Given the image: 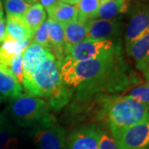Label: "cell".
<instances>
[{
  "label": "cell",
  "instance_id": "e575fe53",
  "mask_svg": "<svg viewBox=\"0 0 149 149\" xmlns=\"http://www.w3.org/2000/svg\"><path fill=\"white\" fill-rule=\"evenodd\" d=\"M101 1H105V0H100V2H101Z\"/></svg>",
  "mask_w": 149,
  "mask_h": 149
},
{
  "label": "cell",
  "instance_id": "1f68e13d",
  "mask_svg": "<svg viewBox=\"0 0 149 149\" xmlns=\"http://www.w3.org/2000/svg\"><path fill=\"white\" fill-rule=\"evenodd\" d=\"M3 5H2V3L0 1V13H3Z\"/></svg>",
  "mask_w": 149,
  "mask_h": 149
},
{
  "label": "cell",
  "instance_id": "30bf717a",
  "mask_svg": "<svg viewBox=\"0 0 149 149\" xmlns=\"http://www.w3.org/2000/svg\"><path fill=\"white\" fill-rule=\"evenodd\" d=\"M149 28V5L138 4L134 6L125 33L126 50Z\"/></svg>",
  "mask_w": 149,
  "mask_h": 149
},
{
  "label": "cell",
  "instance_id": "7402d4cb",
  "mask_svg": "<svg viewBox=\"0 0 149 149\" xmlns=\"http://www.w3.org/2000/svg\"><path fill=\"white\" fill-rule=\"evenodd\" d=\"M7 16L22 17L30 8L29 3L27 0H3Z\"/></svg>",
  "mask_w": 149,
  "mask_h": 149
},
{
  "label": "cell",
  "instance_id": "d6a6232c",
  "mask_svg": "<svg viewBox=\"0 0 149 149\" xmlns=\"http://www.w3.org/2000/svg\"><path fill=\"white\" fill-rule=\"evenodd\" d=\"M3 98L2 96H0V105H1V104H2V102H3Z\"/></svg>",
  "mask_w": 149,
  "mask_h": 149
},
{
  "label": "cell",
  "instance_id": "836d02e7",
  "mask_svg": "<svg viewBox=\"0 0 149 149\" xmlns=\"http://www.w3.org/2000/svg\"><path fill=\"white\" fill-rule=\"evenodd\" d=\"M2 17H3V13H0V19H1V18H2Z\"/></svg>",
  "mask_w": 149,
  "mask_h": 149
},
{
  "label": "cell",
  "instance_id": "e0dca14e",
  "mask_svg": "<svg viewBox=\"0 0 149 149\" xmlns=\"http://www.w3.org/2000/svg\"><path fill=\"white\" fill-rule=\"evenodd\" d=\"M31 42L32 40H26L18 42L8 37H5L0 44V64L8 68L13 57L23 53Z\"/></svg>",
  "mask_w": 149,
  "mask_h": 149
},
{
  "label": "cell",
  "instance_id": "6da1fadb",
  "mask_svg": "<svg viewBox=\"0 0 149 149\" xmlns=\"http://www.w3.org/2000/svg\"><path fill=\"white\" fill-rule=\"evenodd\" d=\"M59 65L64 84L76 90L80 101L90 100L99 94L126 91L137 84L123 61L122 51L81 61L64 58Z\"/></svg>",
  "mask_w": 149,
  "mask_h": 149
},
{
  "label": "cell",
  "instance_id": "83f0119b",
  "mask_svg": "<svg viewBox=\"0 0 149 149\" xmlns=\"http://www.w3.org/2000/svg\"><path fill=\"white\" fill-rule=\"evenodd\" d=\"M6 37V20L2 17L0 19V44Z\"/></svg>",
  "mask_w": 149,
  "mask_h": 149
},
{
  "label": "cell",
  "instance_id": "d4e9b609",
  "mask_svg": "<svg viewBox=\"0 0 149 149\" xmlns=\"http://www.w3.org/2000/svg\"><path fill=\"white\" fill-rule=\"evenodd\" d=\"M22 54L13 56L11 61L10 65L8 69L13 74L20 84L23 82V65H22Z\"/></svg>",
  "mask_w": 149,
  "mask_h": 149
},
{
  "label": "cell",
  "instance_id": "52a82bcc",
  "mask_svg": "<svg viewBox=\"0 0 149 149\" xmlns=\"http://www.w3.org/2000/svg\"><path fill=\"white\" fill-rule=\"evenodd\" d=\"M114 140L118 149H149V113L141 122L123 130Z\"/></svg>",
  "mask_w": 149,
  "mask_h": 149
},
{
  "label": "cell",
  "instance_id": "603a6c76",
  "mask_svg": "<svg viewBox=\"0 0 149 149\" xmlns=\"http://www.w3.org/2000/svg\"><path fill=\"white\" fill-rule=\"evenodd\" d=\"M124 96L133 99L149 107V82L133 86Z\"/></svg>",
  "mask_w": 149,
  "mask_h": 149
},
{
  "label": "cell",
  "instance_id": "d590c367",
  "mask_svg": "<svg viewBox=\"0 0 149 149\" xmlns=\"http://www.w3.org/2000/svg\"><path fill=\"white\" fill-rule=\"evenodd\" d=\"M138 1H141V0H138Z\"/></svg>",
  "mask_w": 149,
  "mask_h": 149
},
{
  "label": "cell",
  "instance_id": "ba28073f",
  "mask_svg": "<svg viewBox=\"0 0 149 149\" xmlns=\"http://www.w3.org/2000/svg\"><path fill=\"white\" fill-rule=\"evenodd\" d=\"M102 130L95 125L77 128L66 139L67 149H99Z\"/></svg>",
  "mask_w": 149,
  "mask_h": 149
},
{
  "label": "cell",
  "instance_id": "8992f818",
  "mask_svg": "<svg viewBox=\"0 0 149 149\" xmlns=\"http://www.w3.org/2000/svg\"><path fill=\"white\" fill-rule=\"evenodd\" d=\"M30 135L39 149H67L65 130L52 115L34 126Z\"/></svg>",
  "mask_w": 149,
  "mask_h": 149
},
{
  "label": "cell",
  "instance_id": "ac0fdd59",
  "mask_svg": "<svg viewBox=\"0 0 149 149\" xmlns=\"http://www.w3.org/2000/svg\"><path fill=\"white\" fill-rule=\"evenodd\" d=\"M47 12L50 19L61 24L78 19V9L76 5H70L65 3H60L50 7L47 8Z\"/></svg>",
  "mask_w": 149,
  "mask_h": 149
},
{
  "label": "cell",
  "instance_id": "f546056e",
  "mask_svg": "<svg viewBox=\"0 0 149 149\" xmlns=\"http://www.w3.org/2000/svg\"><path fill=\"white\" fill-rule=\"evenodd\" d=\"M80 1V0H64V3L70 5H77Z\"/></svg>",
  "mask_w": 149,
  "mask_h": 149
},
{
  "label": "cell",
  "instance_id": "f1b7e54d",
  "mask_svg": "<svg viewBox=\"0 0 149 149\" xmlns=\"http://www.w3.org/2000/svg\"><path fill=\"white\" fill-rule=\"evenodd\" d=\"M9 123L8 121V116L5 110L3 112H0V130Z\"/></svg>",
  "mask_w": 149,
  "mask_h": 149
},
{
  "label": "cell",
  "instance_id": "4fadbf2b",
  "mask_svg": "<svg viewBox=\"0 0 149 149\" xmlns=\"http://www.w3.org/2000/svg\"><path fill=\"white\" fill-rule=\"evenodd\" d=\"M90 21L91 20L86 21L78 18L64 24L65 54L73 46L85 40L89 29Z\"/></svg>",
  "mask_w": 149,
  "mask_h": 149
},
{
  "label": "cell",
  "instance_id": "5bb4252c",
  "mask_svg": "<svg viewBox=\"0 0 149 149\" xmlns=\"http://www.w3.org/2000/svg\"><path fill=\"white\" fill-rule=\"evenodd\" d=\"M130 0H105L101 1L94 19L112 20L120 17L128 11Z\"/></svg>",
  "mask_w": 149,
  "mask_h": 149
},
{
  "label": "cell",
  "instance_id": "2e32d148",
  "mask_svg": "<svg viewBox=\"0 0 149 149\" xmlns=\"http://www.w3.org/2000/svg\"><path fill=\"white\" fill-rule=\"evenodd\" d=\"M6 37L21 42L26 40H32L33 34L23 22L22 17L7 16L6 17Z\"/></svg>",
  "mask_w": 149,
  "mask_h": 149
},
{
  "label": "cell",
  "instance_id": "cb8c5ba5",
  "mask_svg": "<svg viewBox=\"0 0 149 149\" xmlns=\"http://www.w3.org/2000/svg\"><path fill=\"white\" fill-rule=\"evenodd\" d=\"M52 19L48 18L42 24V26L38 28L35 35L32 38V42L37 43L39 45H42L44 47L49 49V42H48V36L49 31L51 27Z\"/></svg>",
  "mask_w": 149,
  "mask_h": 149
},
{
  "label": "cell",
  "instance_id": "7a4b0ae2",
  "mask_svg": "<svg viewBox=\"0 0 149 149\" xmlns=\"http://www.w3.org/2000/svg\"><path fill=\"white\" fill-rule=\"evenodd\" d=\"M22 85L27 95L48 99L52 109L56 111L64 107L73 94V90L65 85L61 79L60 65L52 52Z\"/></svg>",
  "mask_w": 149,
  "mask_h": 149
},
{
  "label": "cell",
  "instance_id": "ffe728a7",
  "mask_svg": "<svg viewBox=\"0 0 149 149\" xmlns=\"http://www.w3.org/2000/svg\"><path fill=\"white\" fill-rule=\"evenodd\" d=\"M18 138L14 127L8 123L0 130V149H17Z\"/></svg>",
  "mask_w": 149,
  "mask_h": 149
},
{
  "label": "cell",
  "instance_id": "44dd1931",
  "mask_svg": "<svg viewBox=\"0 0 149 149\" xmlns=\"http://www.w3.org/2000/svg\"><path fill=\"white\" fill-rule=\"evenodd\" d=\"M100 5V0H80L76 5L78 18L81 20H93Z\"/></svg>",
  "mask_w": 149,
  "mask_h": 149
},
{
  "label": "cell",
  "instance_id": "8fae6325",
  "mask_svg": "<svg viewBox=\"0 0 149 149\" xmlns=\"http://www.w3.org/2000/svg\"><path fill=\"white\" fill-rule=\"evenodd\" d=\"M50 52L51 51L48 48L37 43L32 42L26 48L22 54L23 82L31 78L37 67Z\"/></svg>",
  "mask_w": 149,
  "mask_h": 149
},
{
  "label": "cell",
  "instance_id": "d6986e66",
  "mask_svg": "<svg viewBox=\"0 0 149 149\" xmlns=\"http://www.w3.org/2000/svg\"><path fill=\"white\" fill-rule=\"evenodd\" d=\"M22 19L34 36L38 28L47 20V13L42 6L37 3L30 6Z\"/></svg>",
  "mask_w": 149,
  "mask_h": 149
},
{
  "label": "cell",
  "instance_id": "3957f363",
  "mask_svg": "<svg viewBox=\"0 0 149 149\" xmlns=\"http://www.w3.org/2000/svg\"><path fill=\"white\" fill-rule=\"evenodd\" d=\"M104 100L103 114L113 139L126 128L143 120L149 113L148 106L127 96H108Z\"/></svg>",
  "mask_w": 149,
  "mask_h": 149
},
{
  "label": "cell",
  "instance_id": "9c48e42d",
  "mask_svg": "<svg viewBox=\"0 0 149 149\" xmlns=\"http://www.w3.org/2000/svg\"><path fill=\"white\" fill-rule=\"evenodd\" d=\"M122 27V17L112 20L93 19L89 23L85 40H119Z\"/></svg>",
  "mask_w": 149,
  "mask_h": 149
},
{
  "label": "cell",
  "instance_id": "9a60e30c",
  "mask_svg": "<svg viewBox=\"0 0 149 149\" xmlns=\"http://www.w3.org/2000/svg\"><path fill=\"white\" fill-rule=\"evenodd\" d=\"M22 92V84L11 73L9 69L0 64V96L11 100L21 95Z\"/></svg>",
  "mask_w": 149,
  "mask_h": 149
},
{
  "label": "cell",
  "instance_id": "5b68a950",
  "mask_svg": "<svg viewBox=\"0 0 149 149\" xmlns=\"http://www.w3.org/2000/svg\"><path fill=\"white\" fill-rule=\"evenodd\" d=\"M119 40H84L73 46L65 54L64 58L74 61H81L100 57L108 54L122 51Z\"/></svg>",
  "mask_w": 149,
  "mask_h": 149
},
{
  "label": "cell",
  "instance_id": "7c38bea8",
  "mask_svg": "<svg viewBox=\"0 0 149 149\" xmlns=\"http://www.w3.org/2000/svg\"><path fill=\"white\" fill-rule=\"evenodd\" d=\"M127 54L134 60L136 67L144 70L149 65V28L147 29L126 50Z\"/></svg>",
  "mask_w": 149,
  "mask_h": 149
},
{
  "label": "cell",
  "instance_id": "4dcf8cb0",
  "mask_svg": "<svg viewBox=\"0 0 149 149\" xmlns=\"http://www.w3.org/2000/svg\"><path fill=\"white\" fill-rule=\"evenodd\" d=\"M144 76L146 77V79L148 80L149 82V65L146 68V69L144 70Z\"/></svg>",
  "mask_w": 149,
  "mask_h": 149
},
{
  "label": "cell",
  "instance_id": "484cf974",
  "mask_svg": "<svg viewBox=\"0 0 149 149\" xmlns=\"http://www.w3.org/2000/svg\"><path fill=\"white\" fill-rule=\"evenodd\" d=\"M99 149H118L117 143L111 134L102 130Z\"/></svg>",
  "mask_w": 149,
  "mask_h": 149
},
{
  "label": "cell",
  "instance_id": "4316f807",
  "mask_svg": "<svg viewBox=\"0 0 149 149\" xmlns=\"http://www.w3.org/2000/svg\"><path fill=\"white\" fill-rule=\"evenodd\" d=\"M39 1L41 2L40 4L46 9L56 4H58L60 3H64V0H39Z\"/></svg>",
  "mask_w": 149,
  "mask_h": 149
},
{
  "label": "cell",
  "instance_id": "277c9868",
  "mask_svg": "<svg viewBox=\"0 0 149 149\" xmlns=\"http://www.w3.org/2000/svg\"><path fill=\"white\" fill-rule=\"evenodd\" d=\"M52 107L47 100L30 95H23L11 99L5 109L17 125L27 128L34 127L50 117Z\"/></svg>",
  "mask_w": 149,
  "mask_h": 149
}]
</instances>
